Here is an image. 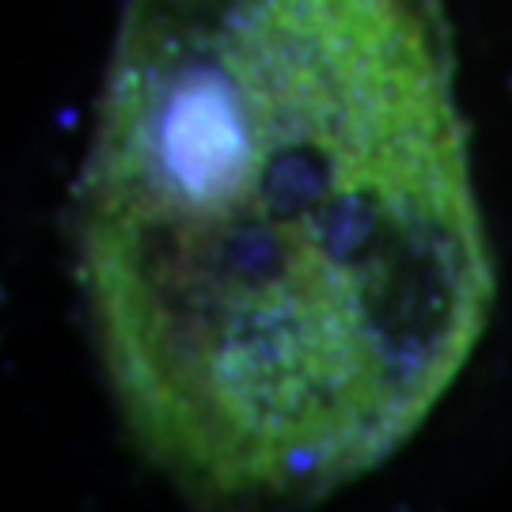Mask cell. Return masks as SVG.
I'll return each mask as SVG.
<instances>
[{"mask_svg":"<svg viewBox=\"0 0 512 512\" xmlns=\"http://www.w3.org/2000/svg\"><path fill=\"white\" fill-rule=\"evenodd\" d=\"M452 42L440 0H126L76 274L183 497L323 501L467 368L497 277Z\"/></svg>","mask_w":512,"mask_h":512,"instance_id":"6da1fadb","label":"cell"}]
</instances>
